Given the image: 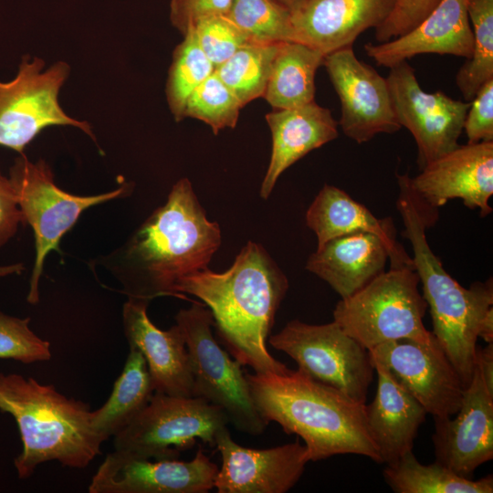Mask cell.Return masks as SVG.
<instances>
[{
  "label": "cell",
  "instance_id": "1",
  "mask_svg": "<svg viewBox=\"0 0 493 493\" xmlns=\"http://www.w3.org/2000/svg\"><path fill=\"white\" fill-rule=\"evenodd\" d=\"M221 245L217 223L207 219L189 179H179L164 205L118 248L100 257L128 299L150 302L173 296L182 278L208 267Z\"/></svg>",
  "mask_w": 493,
  "mask_h": 493
},
{
  "label": "cell",
  "instance_id": "2",
  "mask_svg": "<svg viewBox=\"0 0 493 493\" xmlns=\"http://www.w3.org/2000/svg\"><path fill=\"white\" fill-rule=\"evenodd\" d=\"M288 288L284 272L264 246L253 241L247 242L225 272L207 267L182 278L174 287L176 293L203 301L234 359L261 374L290 371L267 348Z\"/></svg>",
  "mask_w": 493,
  "mask_h": 493
},
{
  "label": "cell",
  "instance_id": "3",
  "mask_svg": "<svg viewBox=\"0 0 493 493\" xmlns=\"http://www.w3.org/2000/svg\"><path fill=\"white\" fill-rule=\"evenodd\" d=\"M245 374L259 414L302 438L309 461L354 454L382 464L368 428L366 404L299 370Z\"/></svg>",
  "mask_w": 493,
  "mask_h": 493
},
{
  "label": "cell",
  "instance_id": "4",
  "mask_svg": "<svg viewBox=\"0 0 493 493\" xmlns=\"http://www.w3.org/2000/svg\"><path fill=\"white\" fill-rule=\"evenodd\" d=\"M408 177L407 173L397 175L396 206L404 226L402 235L412 245L414 270L430 309L432 332L467 387L476 365L478 328L493 306L492 278L466 288L446 271L427 242L425 230L433 223L418 205Z\"/></svg>",
  "mask_w": 493,
  "mask_h": 493
},
{
  "label": "cell",
  "instance_id": "5",
  "mask_svg": "<svg viewBox=\"0 0 493 493\" xmlns=\"http://www.w3.org/2000/svg\"><path fill=\"white\" fill-rule=\"evenodd\" d=\"M0 410L15 418L20 432L23 449L14 461L19 478L54 460L85 468L101 454L103 441L92 427L89 404L65 396L53 385L0 372Z\"/></svg>",
  "mask_w": 493,
  "mask_h": 493
},
{
  "label": "cell",
  "instance_id": "6",
  "mask_svg": "<svg viewBox=\"0 0 493 493\" xmlns=\"http://www.w3.org/2000/svg\"><path fill=\"white\" fill-rule=\"evenodd\" d=\"M413 267H390L351 296L341 299L333 320L367 350L401 339H434L424 317L427 304Z\"/></svg>",
  "mask_w": 493,
  "mask_h": 493
},
{
  "label": "cell",
  "instance_id": "7",
  "mask_svg": "<svg viewBox=\"0 0 493 493\" xmlns=\"http://www.w3.org/2000/svg\"><path fill=\"white\" fill-rule=\"evenodd\" d=\"M9 179L23 215L24 225L34 232L36 256L26 301H39V282L46 257L59 250L63 236L77 223L88 208L129 194V184L94 195H76L58 187L50 165L42 158L31 162L24 153L15 159Z\"/></svg>",
  "mask_w": 493,
  "mask_h": 493
},
{
  "label": "cell",
  "instance_id": "8",
  "mask_svg": "<svg viewBox=\"0 0 493 493\" xmlns=\"http://www.w3.org/2000/svg\"><path fill=\"white\" fill-rule=\"evenodd\" d=\"M189 353L193 371V396L221 409L236 429L261 435L268 423L257 411L241 364L231 359L215 341L213 315L203 303L193 301L175 316Z\"/></svg>",
  "mask_w": 493,
  "mask_h": 493
},
{
  "label": "cell",
  "instance_id": "9",
  "mask_svg": "<svg viewBox=\"0 0 493 493\" xmlns=\"http://www.w3.org/2000/svg\"><path fill=\"white\" fill-rule=\"evenodd\" d=\"M70 71L63 60L46 68L42 58L23 56L16 77L0 81V146L22 154L50 126H72L97 143L92 126L68 115L59 104L58 95Z\"/></svg>",
  "mask_w": 493,
  "mask_h": 493
},
{
  "label": "cell",
  "instance_id": "10",
  "mask_svg": "<svg viewBox=\"0 0 493 493\" xmlns=\"http://www.w3.org/2000/svg\"><path fill=\"white\" fill-rule=\"evenodd\" d=\"M229 424L224 412L199 397L154 393L148 404L114 437V450L139 458H177L197 439L215 446Z\"/></svg>",
  "mask_w": 493,
  "mask_h": 493
},
{
  "label": "cell",
  "instance_id": "11",
  "mask_svg": "<svg viewBox=\"0 0 493 493\" xmlns=\"http://www.w3.org/2000/svg\"><path fill=\"white\" fill-rule=\"evenodd\" d=\"M268 343L310 378L366 403L375 372L370 351L334 320L320 325L290 320Z\"/></svg>",
  "mask_w": 493,
  "mask_h": 493
},
{
  "label": "cell",
  "instance_id": "12",
  "mask_svg": "<svg viewBox=\"0 0 493 493\" xmlns=\"http://www.w3.org/2000/svg\"><path fill=\"white\" fill-rule=\"evenodd\" d=\"M386 80L397 121L415 141L420 170L459 145L470 101L425 91L407 60L390 68Z\"/></svg>",
  "mask_w": 493,
  "mask_h": 493
},
{
  "label": "cell",
  "instance_id": "13",
  "mask_svg": "<svg viewBox=\"0 0 493 493\" xmlns=\"http://www.w3.org/2000/svg\"><path fill=\"white\" fill-rule=\"evenodd\" d=\"M369 351L372 364L384 367L434 418L457 413L465 386L435 337L428 342L389 341Z\"/></svg>",
  "mask_w": 493,
  "mask_h": 493
},
{
  "label": "cell",
  "instance_id": "14",
  "mask_svg": "<svg viewBox=\"0 0 493 493\" xmlns=\"http://www.w3.org/2000/svg\"><path fill=\"white\" fill-rule=\"evenodd\" d=\"M408 182L419 206L435 220L437 208L456 198L485 217L492 212L493 142L459 144Z\"/></svg>",
  "mask_w": 493,
  "mask_h": 493
},
{
  "label": "cell",
  "instance_id": "15",
  "mask_svg": "<svg viewBox=\"0 0 493 493\" xmlns=\"http://www.w3.org/2000/svg\"><path fill=\"white\" fill-rule=\"evenodd\" d=\"M323 66L341 101L338 124L348 138L363 143L400 130L386 78L359 60L352 46L326 55Z\"/></svg>",
  "mask_w": 493,
  "mask_h": 493
},
{
  "label": "cell",
  "instance_id": "16",
  "mask_svg": "<svg viewBox=\"0 0 493 493\" xmlns=\"http://www.w3.org/2000/svg\"><path fill=\"white\" fill-rule=\"evenodd\" d=\"M217 466L198 448L190 461L139 458L114 450L100 465L89 493H206L215 488Z\"/></svg>",
  "mask_w": 493,
  "mask_h": 493
},
{
  "label": "cell",
  "instance_id": "17",
  "mask_svg": "<svg viewBox=\"0 0 493 493\" xmlns=\"http://www.w3.org/2000/svg\"><path fill=\"white\" fill-rule=\"evenodd\" d=\"M454 415L434 418L435 462L471 478L479 466L493 458V393L477 365Z\"/></svg>",
  "mask_w": 493,
  "mask_h": 493
},
{
  "label": "cell",
  "instance_id": "18",
  "mask_svg": "<svg viewBox=\"0 0 493 493\" xmlns=\"http://www.w3.org/2000/svg\"><path fill=\"white\" fill-rule=\"evenodd\" d=\"M222 458L215 480L218 493H286L301 477L309 462L299 440L267 449L236 443L227 427L215 438Z\"/></svg>",
  "mask_w": 493,
  "mask_h": 493
},
{
  "label": "cell",
  "instance_id": "19",
  "mask_svg": "<svg viewBox=\"0 0 493 493\" xmlns=\"http://www.w3.org/2000/svg\"><path fill=\"white\" fill-rule=\"evenodd\" d=\"M150 302L128 299L122 325L129 348L144 357L154 393L193 396V371L184 334L177 324L168 330L155 326L147 314Z\"/></svg>",
  "mask_w": 493,
  "mask_h": 493
},
{
  "label": "cell",
  "instance_id": "20",
  "mask_svg": "<svg viewBox=\"0 0 493 493\" xmlns=\"http://www.w3.org/2000/svg\"><path fill=\"white\" fill-rule=\"evenodd\" d=\"M395 0H309L291 13L293 41L323 55L352 46L365 30L379 26Z\"/></svg>",
  "mask_w": 493,
  "mask_h": 493
},
{
  "label": "cell",
  "instance_id": "21",
  "mask_svg": "<svg viewBox=\"0 0 493 493\" xmlns=\"http://www.w3.org/2000/svg\"><path fill=\"white\" fill-rule=\"evenodd\" d=\"M468 0H440L416 26L380 44L364 46L377 65L392 68L420 54L463 57L472 54L473 31L467 14Z\"/></svg>",
  "mask_w": 493,
  "mask_h": 493
},
{
  "label": "cell",
  "instance_id": "22",
  "mask_svg": "<svg viewBox=\"0 0 493 493\" xmlns=\"http://www.w3.org/2000/svg\"><path fill=\"white\" fill-rule=\"evenodd\" d=\"M272 135L270 162L260 187L267 199L278 177L309 152L338 137V122L330 110L315 101L303 106L276 110L266 115Z\"/></svg>",
  "mask_w": 493,
  "mask_h": 493
},
{
  "label": "cell",
  "instance_id": "23",
  "mask_svg": "<svg viewBox=\"0 0 493 493\" xmlns=\"http://www.w3.org/2000/svg\"><path fill=\"white\" fill-rule=\"evenodd\" d=\"M305 220L317 236V247L341 236L371 233L385 245L390 267L414 268L412 257L396 240L391 219L377 218L366 206L336 186L325 184L320 190L306 212Z\"/></svg>",
  "mask_w": 493,
  "mask_h": 493
},
{
  "label": "cell",
  "instance_id": "24",
  "mask_svg": "<svg viewBox=\"0 0 493 493\" xmlns=\"http://www.w3.org/2000/svg\"><path fill=\"white\" fill-rule=\"evenodd\" d=\"M377 389L366 404L367 425L382 464H391L411 452L427 414L423 405L380 364L373 363Z\"/></svg>",
  "mask_w": 493,
  "mask_h": 493
},
{
  "label": "cell",
  "instance_id": "25",
  "mask_svg": "<svg viewBox=\"0 0 493 493\" xmlns=\"http://www.w3.org/2000/svg\"><path fill=\"white\" fill-rule=\"evenodd\" d=\"M387 260V248L378 236L358 232L332 238L317 247L308 258L306 269L345 299L382 274Z\"/></svg>",
  "mask_w": 493,
  "mask_h": 493
},
{
  "label": "cell",
  "instance_id": "26",
  "mask_svg": "<svg viewBox=\"0 0 493 493\" xmlns=\"http://www.w3.org/2000/svg\"><path fill=\"white\" fill-rule=\"evenodd\" d=\"M325 55L302 43L281 42L263 97L275 110L314 101L315 75Z\"/></svg>",
  "mask_w": 493,
  "mask_h": 493
},
{
  "label": "cell",
  "instance_id": "27",
  "mask_svg": "<svg viewBox=\"0 0 493 493\" xmlns=\"http://www.w3.org/2000/svg\"><path fill=\"white\" fill-rule=\"evenodd\" d=\"M154 393L142 354L130 348L123 370L105 404L91 411V425L102 441L126 427L148 404Z\"/></svg>",
  "mask_w": 493,
  "mask_h": 493
},
{
  "label": "cell",
  "instance_id": "28",
  "mask_svg": "<svg viewBox=\"0 0 493 493\" xmlns=\"http://www.w3.org/2000/svg\"><path fill=\"white\" fill-rule=\"evenodd\" d=\"M383 477L396 493H492L493 477L477 480L461 477L448 467L434 462L421 464L413 451L387 464Z\"/></svg>",
  "mask_w": 493,
  "mask_h": 493
},
{
  "label": "cell",
  "instance_id": "29",
  "mask_svg": "<svg viewBox=\"0 0 493 493\" xmlns=\"http://www.w3.org/2000/svg\"><path fill=\"white\" fill-rule=\"evenodd\" d=\"M280 43L250 42L215 68V73L236 96L243 107L264 95Z\"/></svg>",
  "mask_w": 493,
  "mask_h": 493
},
{
  "label": "cell",
  "instance_id": "30",
  "mask_svg": "<svg viewBox=\"0 0 493 493\" xmlns=\"http://www.w3.org/2000/svg\"><path fill=\"white\" fill-rule=\"evenodd\" d=\"M467 14L473 31L472 54L458 69L456 83L464 99L471 101L493 79V0H468Z\"/></svg>",
  "mask_w": 493,
  "mask_h": 493
},
{
  "label": "cell",
  "instance_id": "31",
  "mask_svg": "<svg viewBox=\"0 0 493 493\" xmlns=\"http://www.w3.org/2000/svg\"><path fill=\"white\" fill-rule=\"evenodd\" d=\"M215 71V66L203 52L194 27L175 47L168 70L165 96L175 121L184 119V108L190 94Z\"/></svg>",
  "mask_w": 493,
  "mask_h": 493
},
{
  "label": "cell",
  "instance_id": "32",
  "mask_svg": "<svg viewBox=\"0 0 493 493\" xmlns=\"http://www.w3.org/2000/svg\"><path fill=\"white\" fill-rule=\"evenodd\" d=\"M226 16L251 42L293 41L291 12L275 0H232Z\"/></svg>",
  "mask_w": 493,
  "mask_h": 493
},
{
  "label": "cell",
  "instance_id": "33",
  "mask_svg": "<svg viewBox=\"0 0 493 493\" xmlns=\"http://www.w3.org/2000/svg\"><path fill=\"white\" fill-rule=\"evenodd\" d=\"M243 105L215 71L199 84L187 99L184 118L200 120L214 132L235 128Z\"/></svg>",
  "mask_w": 493,
  "mask_h": 493
},
{
  "label": "cell",
  "instance_id": "34",
  "mask_svg": "<svg viewBox=\"0 0 493 493\" xmlns=\"http://www.w3.org/2000/svg\"><path fill=\"white\" fill-rule=\"evenodd\" d=\"M29 321L0 311V359L29 364L51 358L49 342L29 328Z\"/></svg>",
  "mask_w": 493,
  "mask_h": 493
},
{
  "label": "cell",
  "instance_id": "35",
  "mask_svg": "<svg viewBox=\"0 0 493 493\" xmlns=\"http://www.w3.org/2000/svg\"><path fill=\"white\" fill-rule=\"evenodd\" d=\"M193 27L200 47L215 68L240 47L251 42L226 15L206 17Z\"/></svg>",
  "mask_w": 493,
  "mask_h": 493
},
{
  "label": "cell",
  "instance_id": "36",
  "mask_svg": "<svg viewBox=\"0 0 493 493\" xmlns=\"http://www.w3.org/2000/svg\"><path fill=\"white\" fill-rule=\"evenodd\" d=\"M440 0H395L393 10L375 28L380 43L402 36L416 26L439 4Z\"/></svg>",
  "mask_w": 493,
  "mask_h": 493
},
{
  "label": "cell",
  "instance_id": "37",
  "mask_svg": "<svg viewBox=\"0 0 493 493\" xmlns=\"http://www.w3.org/2000/svg\"><path fill=\"white\" fill-rule=\"evenodd\" d=\"M463 131L467 143L493 142V79L486 82L470 101Z\"/></svg>",
  "mask_w": 493,
  "mask_h": 493
},
{
  "label": "cell",
  "instance_id": "38",
  "mask_svg": "<svg viewBox=\"0 0 493 493\" xmlns=\"http://www.w3.org/2000/svg\"><path fill=\"white\" fill-rule=\"evenodd\" d=\"M232 0H171L170 21L183 36L197 22L226 15Z\"/></svg>",
  "mask_w": 493,
  "mask_h": 493
},
{
  "label": "cell",
  "instance_id": "39",
  "mask_svg": "<svg viewBox=\"0 0 493 493\" xmlns=\"http://www.w3.org/2000/svg\"><path fill=\"white\" fill-rule=\"evenodd\" d=\"M24 225L16 192L9 177L0 172V248L16 234Z\"/></svg>",
  "mask_w": 493,
  "mask_h": 493
},
{
  "label": "cell",
  "instance_id": "40",
  "mask_svg": "<svg viewBox=\"0 0 493 493\" xmlns=\"http://www.w3.org/2000/svg\"><path fill=\"white\" fill-rule=\"evenodd\" d=\"M476 365L483 374L489 391L493 393V342L484 348L477 347Z\"/></svg>",
  "mask_w": 493,
  "mask_h": 493
},
{
  "label": "cell",
  "instance_id": "41",
  "mask_svg": "<svg viewBox=\"0 0 493 493\" xmlns=\"http://www.w3.org/2000/svg\"><path fill=\"white\" fill-rule=\"evenodd\" d=\"M477 337L483 339L487 343L493 342V306L484 315L478 328Z\"/></svg>",
  "mask_w": 493,
  "mask_h": 493
},
{
  "label": "cell",
  "instance_id": "42",
  "mask_svg": "<svg viewBox=\"0 0 493 493\" xmlns=\"http://www.w3.org/2000/svg\"><path fill=\"white\" fill-rule=\"evenodd\" d=\"M25 269L23 263H16L11 265L0 266V278L15 275L21 274Z\"/></svg>",
  "mask_w": 493,
  "mask_h": 493
},
{
  "label": "cell",
  "instance_id": "43",
  "mask_svg": "<svg viewBox=\"0 0 493 493\" xmlns=\"http://www.w3.org/2000/svg\"><path fill=\"white\" fill-rule=\"evenodd\" d=\"M281 5L288 8L291 13L299 8L309 0H275Z\"/></svg>",
  "mask_w": 493,
  "mask_h": 493
}]
</instances>
